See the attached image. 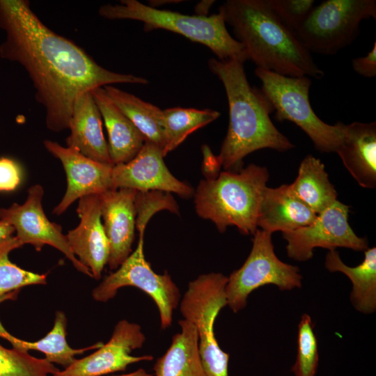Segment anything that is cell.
Segmentation results:
<instances>
[{"instance_id":"obj_3","label":"cell","mask_w":376,"mask_h":376,"mask_svg":"<svg viewBox=\"0 0 376 376\" xmlns=\"http://www.w3.org/2000/svg\"><path fill=\"white\" fill-rule=\"evenodd\" d=\"M219 8L249 60L288 77H324V71L266 0H227Z\"/></svg>"},{"instance_id":"obj_13","label":"cell","mask_w":376,"mask_h":376,"mask_svg":"<svg viewBox=\"0 0 376 376\" xmlns=\"http://www.w3.org/2000/svg\"><path fill=\"white\" fill-rule=\"evenodd\" d=\"M146 336L139 324L121 320L116 324L107 343L92 354L76 359L63 370H58L52 376H105L124 371L127 366L141 361H150V354L134 356L131 352L142 347Z\"/></svg>"},{"instance_id":"obj_4","label":"cell","mask_w":376,"mask_h":376,"mask_svg":"<svg viewBox=\"0 0 376 376\" xmlns=\"http://www.w3.org/2000/svg\"><path fill=\"white\" fill-rule=\"evenodd\" d=\"M269 177L265 167L251 164L203 180L194 193L196 213L212 221L220 233L234 226L244 235H253Z\"/></svg>"},{"instance_id":"obj_25","label":"cell","mask_w":376,"mask_h":376,"mask_svg":"<svg viewBox=\"0 0 376 376\" xmlns=\"http://www.w3.org/2000/svg\"><path fill=\"white\" fill-rule=\"evenodd\" d=\"M290 185L298 198L317 214L337 200V191L324 164L311 155L301 161L297 177Z\"/></svg>"},{"instance_id":"obj_26","label":"cell","mask_w":376,"mask_h":376,"mask_svg":"<svg viewBox=\"0 0 376 376\" xmlns=\"http://www.w3.org/2000/svg\"><path fill=\"white\" fill-rule=\"evenodd\" d=\"M107 95L149 141L164 148L163 110L112 85L103 86Z\"/></svg>"},{"instance_id":"obj_19","label":"cell","mask_w":376,"mask_h":376,"mask_svg":"<svg viewBox=\"0 0 376 376\" xmlns=\"http://www.w3.org/2000/svg\"><path fill=\"white\" fill-rule=\"evenodd\" d=\"M317 214L295 194L290 185L266 187L260 203L258 227L271 234L288 233L311 224Z\"/></svg>"},{"instance_id":"obj_34","label":"cell","mask_w":376,"mask_h":376,"mask_svg":"<svg viewBox=\"0 0 376 376\" xmlns=\"http://www.w3.org/2000/svg\"><path fill=\"white\" fill-rule=\"evenodd\" d=\"M203 154V170L206 175V179L216 178L221 166L218 156L214 155L210 148L207 145L202 147Z\"/></svg>"},{"instance_id":"obj_1","label":"cell","mask_w":376,"mask_h":376,"mask_svg":"<svg viewBox=\"0 0 376 376\" xmlns=\"http://www.w3.org/2000/svg\"><path fill=\"white\" fill-rule=\"evenodd\" d=\"M0 28L6 38L0 45L2 59L19 63L45 110L47 127L68 129L74 103L83 93L113 84H146L145 78L109 70L82 48L49 29L27 0H0Z\"/></svg>"},{"instance_id":"obj_14","label":"cell","mask_w":376,"mask_h":376,"mask_svg":"<svg viewBox=\"0 0 376 376\" xmlns=\"http://www.w3.org/2000/svg\"><path fill=\"white\" fill-rule=\"evenodd\" d=\"M43 143L46 150L61 161L67 178L65 194L54 208V214L61 215L76 200L84 196L116 189L113 182V164L95 161L56 141L45 140Z\"/></svg>"},{"instance_id":"obj_22","label":"cell","mask_w":376,"mask_h":376,"mask_svg":"<svg viewBox=\"0 0 376 376\" xmlns=\"http://www.w3.org/2000/svg\"><path fill=\"white\" fill-rule=\"evenodd\" d=\"M178 324L180 331L173 336L169 347L155 361L153 376H206L195 327L185 319Z\"/></svg>"},{"instance_id":"obj_18","label":"cell","mask_w":376,"mask_h":376,"mask_svg":"<svg viewBox=\"0 0 376 376\" xmlns=\"http://www.w3.org/2000/svg\"><path fill=\"white\" fill-rule=\"evenodd\" d=\"M102 125V116L91 92L81 93L73 105L67 147L95 161L113 164Z\"/></svg>"},{"instance_id":"obj_32","label":"cell","mask_w":376,"mask_h":376,"mask_svg":"<svg viewBox=\"0 0 376 376\" xmlns=\"http://www.w3.org/2000/svg\"><path fill=\"white\" fill-rule=\"evenodd\" d=\"M22 171L19 164L8 157L0 158V192L15 191L20 185Z\"/></svg>"},{"instance_id":"obj_30","label":"cell","mask_w":376,"mask_h":376,"mask_svg":"<svg viewBox=\"0 0 376 376\" xmlns=\"http://www.w3.org/2000/svg\"><path fill=\"white\" fill-rule=\"evenodd\" d=\"M319 362L318 345L311 316L301 315L297 332V354L291 371L294 376H315Z\"/></svg>"},{"instance_id":"obj_20","label":"cell","mask_w":376,"mask_h":376,"mask_svg":"<svg viewBox=\"0 0 376 376\" xmlns=\"http://www.w3.org/2000/svg\"><path fill=\"white\" fill-rule=\"evenodd\" d=\"M336 152L361 187H376L375 122L346 125L344 139Z\"/></svg>"},{"instance_id":"obj_7","label":"cell","mask_w":376,"mask_h":376,"mask_svg":"<svg viewBox=\"0 0 376 376\" xmlns=\"http://www.w3.org/2000/svg\"><path fill=\"white\" fill-rule=\"evenodd\" d=\"M228 277L221 273L201 274L190 281L180 311L184 319L196 328L198 352L206 376H229L230 355L220 347L214 325L220 311L227 306Z\"/></svg>"},{"instance_id":"obj_24","label":"cell","mask_w":376,"mask_h":376,"mask_svg":"<svg viewBox=\"0 0 376 376\" xmlns=\"http://www.w3.org/2000/svg\"><path fill=\"white\" fill-rule=\"evenodd\" d=\"M67 318L64 312L57 311L55 313L54 325L46 336L36 341H26L19 339L7 331L1 336L8 340L13 347L29 352L36 350L45 354V359L52 363L61 366L64 368L69 366L76 359V356L91 350H97L102 343H97L88 347L74 349L66 340Z\"/></svg>"},{"instance_id":"obj_16","label":"cell","mask_w":376,"mask_h":376,"mask_svg":"<svg viewBox=\"0 0 376 376\" xmlns=\"http://www.w3.org/2000/svg\"><path fill=\"white\" fill-rule=\"evenodd\" d=\"M79 225L65 235L69 246L77 259L89 269L92 278L98 280L107 264L109 246L103 227L99 195L79 199L77 208Z\"/></svg>"},{"instance_id":"obj_9","label":"cell","mask_w":376,"mask_h":376,"mask_svg":"<svg viewBox=\"0 0 376 376\" xmlns=\"http://www.w3.org/2000/svg\"><path fill=\"white\" fill-rule=\"evenodd\" d=\"M265 285L281 290L300 288L302 276L297 266L281 261L274 252L272 234L257 229L246 260L228 277L226 285L227 306L234 313L244 308L249 295Z\"/></svg>"},{"instance_id":"obj_12","label":"cell","mask_w":376,"mask_h":376,"mask_svg":"<svg viewBox=\"0 0 376 376\" xmlns=\"http://www.w3.org/2000/svg\"><path fill=\"white\" fill-rule=\"evenodd\" d=\"M43 195L41 185L30 187L23 204L14 203L8 208H0V220L14 228L15 237L22 245L31 244L37 251L45 245H50L63 253L79 272L92 277L89 269L72 253L61 226L50 221L45 214Z\"/></svg>"},{"instance_id":"obj_2","label":"cell","mask_w":376,"mask_h":376,"mask_svg":"<svg viewBox=\"0 0 376 376\" xmlns=\"http://www.w3.org/2000/svg\"><path fill=\"white\" fill-rule=\"evenodd\" d=\"M208 67L223 84L228 104V127L217 155L224 170H240L244 157L260 149L295 147L272 123L273 109L262 91L250 86L244 63L213 58Z\"/></svg>"},{"instance_id":"obj_21","label":"cell","mask_w":376,"mask_h":376,"mask_svg":"<svg viewBox=\"0 0 376 376\" xmlns=\"http://www.w3.org/2000/svg\"><path fill=\"white\" fill-rule=\"evenodd\" d=\"M108 134V147L113 165L132 160L146 139L131 120L117 107L103 87L91 91Z\"/></svg>"},{"instance_id":"obj_35","label":"cell","mask_w":376,"mask_h":376,"mask_svg":"<svg viewBox=\"0 0 376 376\" xmlns=\"http://www.w3.org/2000/svg\"><path fill=\"white\" fill-rule=\"evenodd\" d=\"M214 2V1H202L198 3L195 8L196 15L207 16L209 10Z\"/></svg>"},{"instance_id":"obj_17","label":"cell","mask_w":376,"mask_h":376,"mask_svg":"<svg viewBox=\"0 0 376 376\" xmlns=\"http://www.w3.org/2000/svg\"><path fill=\"white\" fill-rule=\"evenodd\" d=\"M137 191L119 188L100 194L101 217L109 246L107 264L116 269L131 254L136 226Z\"/></svg>"},{"instance_id":"obj_28","label":"cell","mask_w":376,"mask_h":376,"mask_svg":"<svg viewBox=\"0 0 376 376\" xmlns=\"http://www.w3.org/2000/svg\"><path fill=\"white\" fill-rule=\"evenodd\" d=\"M22 246L15 236L0 242V297L27 285L47 283V274L26 270L10 261V253Z\"/></svg>"},{"instance_id":"obj_5","label":"cell","mask_w":376,"mask_h":376,"mask_svg":"<svg viewBox=\"0 0 376 376\" xmlns=\"http://www.w3.org/2000/svg\"><path fill=\"white\" fill-rule=\"evenodd\" d=\"M108 19H132L143 23L145 31L164 29L208 47L221 61L249 60L243 47L228 31L223 11L207 16L186 15L150 7L136 0H121L107 3L98 10Z\"/></svg>"},{"instance_id":"obj_29","label":"cell","mask_w":376,"mask_h":376,"mask_svg":"<svg viewBox=\"0 0 376 376\" xmlns=\"http://www.w3.org/2000/svg\"><path fill=\"white\" fill-rule=\"evenodd\" d=\"M58 370L45 358L0 344V376H52Z\"/></svg>"},{"instance_id":"obj_38","label":"cell","mask_w":376,"mask_h":376,"mask_svg":"<svg viewBox=\"0 0 376 376\" xmlns=\"http://www.w3.org/2000/svg\"><path fill=\"white\" fill-rule=\"evenodd\" d=\"M150 7H152V8H155V7H157V6H162V5H164V4H167V3H178V2H182V1H173V0H169V1H162V0H155V1H150Z\"/></svg>"},{"instance_id":"obj_15","label":"cell","mask_w":376,"mask_h":376,"mask_svg":"<svg viewBox=\"0 0 376 376\" xmlns=\"http://www.w3.org/2000/svg\"><path fill=\"white\" fill-rule=\"evenodd\" d=\"M164 157L160 148L146 141L132 160L114 165L113 182L115 188H128L141 192H173L184 198H190L194 191L169 171L164 164Z\"/></svg>"},{"instance_id":"obj_11","label":"cell","mask_w":376,"mask_h":376,"mask_svg":"<svg viewBox=\"0 0 376 376\" xmlns=\"http://www.w3.org/2000/svg\"><path fill=\"white\" fill-rule=\"evenodd\" d=\"M349 206L336 200L328 208L317 214L309 225L295 230L282 233L287 242L289 258L304 262L313 256L317 247L329 250L337 247L365 251L368 248L366 238L357 236L348 223Z\"/></svg>"},{"instance_id":"obj_6","label":"cell","mask_w":376,"mask_h":376,"mask_svg":"<svg viewBox=\"0 0 376 376\" xmlns=\"http://www.w3.org/2000/svg\"><path fill=\"white\" fill-rule=\"evenodd\" d=\"M255 75L261 82V91L271 104L279 121L295 123L323 152H336L342 143L346 125H329L314 112L309 100L311 79L306 76L288 77L256 68Z\"/></svg>"},{"instance_id":"obj_10","label":"cell","mask_w":376,"mask_h":376,"mask_svg":"<svg viewBox=\"0 0 376 376\" xmlns=\"http://www.w3.org/2000/svg\"><path fill=\"white\" fill-rule=\"evenodd\" d=\"M143 237L144 231H139L135 250L93 290L92 297L97 301L107 302L121 288L136 287L154 301L159 311L161 328L166 329L172 324L173 311L180 301V292L167 272L159 274L152 270L144 256Z\"/></svg>"},{"instance_id":"obj_37","label":"cell","mask_w":376,"mask_h":376,"mask_svg":"<svg viewBox=\"0 0 376 376\" xmlns=\"http://www.w3.org/2000/svg\"><path fill=\"white\" fill-rule=\"evenodd\" d=\"M109 376H153V375L148 373L147 370H146L143 368H139L129 373H123V374L109 375Z\"/></svg>"},{"instance_id":"obj_36","label":"cell","mask_w":376,"mask_h":376,"mask_svg":"<svg viewBox=\"0 0 376 376\" xmlns=\"http://www.w3.org/2000/svg\"><path fill=\"white\" fill-rule=\"evenodd\" d=\"M14 228L10 224L0 220V242L13 236Z\"/></svg>"},{"instance_id":"obj_33","label":"cell","mask_w":376,"mask_h":376,"mask_svg":"<svg viewBox=\"0 0 376 376\" xmlns=\"http://www.w3.org/2000/svg\"><path fill=\"white\" fill-rule=\"evenodd\" d=\"M352 66L354 71L362 77L373 78L376 76V41L367 55L352 60Z\"/></svg>"},{"instance_id":"obj_31","label":"cell","mask_w":376,"mask_h":376,"mask_svg":"<svg viewBox=\"0 0 376 376\" xmlns=\"http://www.w3.org/2000/svg\"><path fill=\"white\" fill-rule=\"evenodd\" d=\"M280 20L295 33L315 6L313 0H266Z\"/></svg>"},{"instance_id":"obj_23","label":"cell","mask_w":376,"mask_h":376,"mask_svg":"<svg viewBox=\"0 0 376 376\" xmlns=\"http://www.w3.org/2000/svg\"><path fill=\"white\" fill-rule=\"evenodd\" d=\"M324 266L330 272L345 274L352 283L350 301L354 308L362 313L369 314L376 310V248L364 251V259L356 267L345 265L338 252L329 250Z\"/></svg>"},{"instance_id":"obj_8","label":"cell","mask_w":376,"mask_h":376,"mask_svg":"<svg viewBox=\"0 0 376 376\" xmlns=\"http://www.w3.org/2000/svg\"><path fill=\"white\" fill-rule=\"evenodd\" d=\"M376 19L375 0H327L314 6L295 32L311 54H336L358 36L364 19Z\"/></svg>"},{"instance_id":"obj_27","label":"cell","mask_w":376,"mask_h":376,"mask_svg":"<svg viewBox=\"0 0 376 376\" xmlns=\"http://www.w3.org/2000/svg\"><path fill=\"white\" fill-rule=\"evenodd\" d=\"M220 113L211 109L172 107L163 110L165 157L196 130L217 120Z\"/></svg>"}]
</instances>
